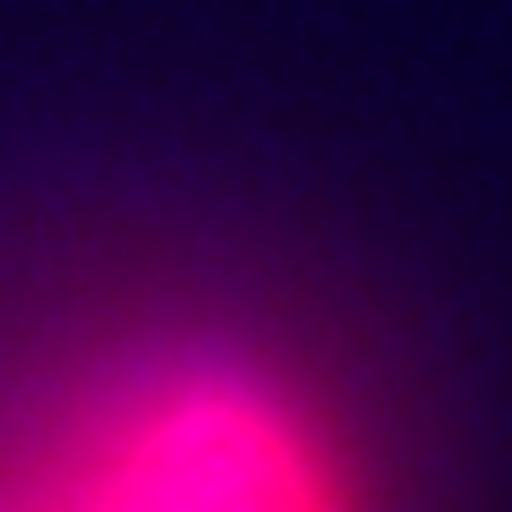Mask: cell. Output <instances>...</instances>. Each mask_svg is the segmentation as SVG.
I'll use <instances>...</instances> for the list:
<instances>
[{"instance_id": "obj_1", "label": "cell", "mask_w": 512, "mask_h": 512, "mask_svg": "<svg viewBox=\"0 0 512 512\" xmlns=\"http://www.w3.org/2000/svg\"><path fill=\"white\" fill-rule=\"evenodd\" d=\"M0 512H359V470L282 359L154 325L0 402Z\"/></svg>"}]
</instances>
